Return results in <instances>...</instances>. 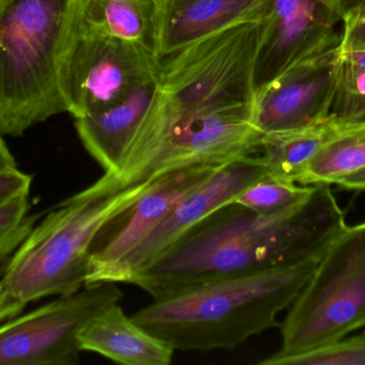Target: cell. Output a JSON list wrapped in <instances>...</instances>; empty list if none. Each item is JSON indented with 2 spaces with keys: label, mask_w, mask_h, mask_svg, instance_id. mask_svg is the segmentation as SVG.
I'll return each mask as SVG.
<instances>
[{
  "label": "cell",
  "mask_w": 365,
  "mask_h": 365,
  "mask_svg": "<svg viewBox=\"0 0 365 365\" xmlns=\"http://www.w3.org/2000/svg\"><path fill=\"white\" fill-rule=\"evenodd\" d=\"M221 166L197 165L155 178L134 203L113 216L96 236L85 286L101 284L105 274L141 244L185 195Z\"/></svg>",
  "instance_id": "10"
},
{
  "label": "cell",
  "mask_w": 365,
  "mask_h": 365,
  "mask_svg": "<svg viewBox=\"0 0 365 365\" xmlns=\"http://www.w3.org/2000/svg\"><path fill=\"white\" fill-rule=\"evenodd\" d=\"M311 190L312 186L287 181L266 171L240 193L233 203L257 214H270L299 203Z\"/></svg>",
  "instance_id": "19"
},
{
  "label": "cell",
  "mask_w": 365,
  "mask_h": 365,
  "mask_svg": "<svg viewBox=\"0 0 365 365\" xmlns=\"http://www.w3.org/2000/svg\"><path fill=\"white\" fill-rule=\"evenodd\" d=\"M336 186L345 190L362 191L365 190V167L347 176L344 179L341 180Z\"/></svg>",
  "instance_id": "27"
},
{
  "label": "cell",
  "mask_w": 365,
  "mask_h": 365,
  "mask_svg": "<svg viewBox=\"0 0 365 365\" xmlns=\"http://www.w3.org/2000/svg\"><path fill=\"white\" fill-rule=\"evenodd\" d=\"M365 167V119L351 121L349 128L327 144L311 161L299 184H338Z\"/></svg>",
  "instance_id": "18"
},
{
  "label": "cell",
  "mask_w": 365,
  "mask_h": 365,
  "mask_svg": "<svg viewBox=\"0 0 365 365\" xmlns=\"http://www.w3.org/2000/svg\"><path fill=\"white\" fill-rule=\"evenodd\" d=\"M158 88V77L136 88L117 104L75 119L83 147L105 173L119 164L153 103Z\"/></svg>",
  "instance_id": "15"
},
{
  "label": "cell",
  "mask_w": 365,
  "mask_h": 365,
  "mask_svg": "<svg viewBox=\"0 0 365 365\" xmlns=\"http://www.w3.org/2000/svg\"><path fill=\"white\" fill-rule=\"evenodd\" d=\"M28 194L29 191L21 193L0 205V244L14 235L26 222Z\"/></svg>",
  "instance_id": "22"
},
{
  "label": "cell",
  "mask_w": 365,
  "mask_h": 365,
  "mask_svg": "<svg viewBox=\"0 0 365 365\" xmlns=\"http://www.w3.org/2000/svg\"><path fill=\"white\" fill-rule=\"evenodd\" d=\"M336 56L339 59L365 68V45L354 47L336 46Z\"/></svg>",
  "instance_id": "26"
},
{
  "label": "cell",
  "mask_w": 365,
  "mask_h": 365,
  "mask_svg": "<svg viewBox=\"0 0 365 365\" xmlns=\"http://www.w3.org/2000/svg\"><path fill=\"white\" fill-rule=\"evenodd\" d=\"M317 0H264L257 13L255 94L293 66L319 57Z\"/></svg>",
  "instance_id": "11"
},
{
  "label": "cell",
  "mask_w": 365,
  "mask_h": 365,
  "mask_svg": "<svg viewBox=\"0 0 365 365\" xmlns=\"http://www.w3.org/2000/svg\"><path fill=\"white\" fill-rule=\"evenodd\" d=\"M83 24L101 34L140 45L158 55L155 0H89Z\"/></svg>",
  "instance_id": "17"
},
{
  "label": "cell",
  "mask_w": 365,
  "mask_h": 365,
  "mask_svg": "<svg viewBox=\"0 0 365 365\" xmlns=\"http://www.w3.org/2000/svg\"><path fill=\"white\" fill-rule=\"evenodd\" d=\"M336 49L307 60L255 94V124L264 133L306 126L330 115V103L319 100L331 92Z\"/></svg>",
  "instance_id": "12"
},
{
  "label": "cell",
  "mask_w": 365,
  "mask_h": 365,
  "mask_svg": "<svg viewBox=\"0 0 365 365\" xmlns=\"http://www.w3.org/2000/svg\"><path fill=\"white\" fill-rule=\"evenodd\" d=\"M158 58L246 19H257L264 0H155Z\"/></svg>",
  "instance_id": "13"
},
{
  "label": "cell",
  "mask_w": 365,
  "mask_h": 365,
  "mask_svg": "<svg viewBox=\"0 0 365 365\" xmlns=\"http://www.w3.org/2000/svg\"><path fill=\"white\" fill-rule=\"evenodd\" d=\"M349 124V120L330 114L299 128L264 133L257 154L268 173L299 184L311 161L329 141L344 132Z\"/></svg>",
  "instance_id": "16"
},
{
  "label": "cell",
  "mask_w": 365,
  "mask_h": 365,
  "mask_svg": "<svg viewBox=\"0 0 365 365\" xmlns=\"http://www.w3.org/2000/svg\"><path fill=\"white\" fill-rule=\"evenodd\" d=\"M365 327V222L328 244L280 325V351L262 361L317 351Z\"/></svg>",
  "instance_id": "6"
},
{
  "label": "cell",
  "mask_w": 365,
  "mask_h": 365,
  "mask_svg": "<svg viewBox=\"0 0 365 365\" xmlns=\"http://www.w3.org/2000/svg\"><path fill=\"white\" fill-rule=\"evenodd\" d=\"M2 136L4 135L0 133V171H2V169H15L16 167V162H15L14 156L11 154Z\"/></svg>",
  "instance_id": "28"
},
{
  "label": "cell",
  "mask_w": 365,
  "mask_h": 365,
  "mask_svg": "<svg viewBox=\"0 0 365 365\" xmlns=\"http://www.w3.org/2000/svg\"><path fill=\"white\" fill-rule=\"evenodd\" d=\"M332 115L349 121L365 119V68L334 56L332 64Z\"/></svg>",
  "instance_id": "20"
},
{
  "label": "cell",
  "mask_w": 365,
  "mask_h": 365,
  "mask_svg": "<svg viewBox=\"0 0 365 365\" xmlns=\"http://www.w3.org/2000/svg\"><path fill=\"white\" fill-rule=\"evenodd\" d=\"M89 0H6L0 6V133L21 136L68 113L64 79Z\"/></svg>",
  "instance_id": "4"
},
{
  "label": "cell",
  "mask_w": 365,
  "mask_h": 365,
  "mask_svg": "<svg viewBox=\"0 0 365 365\" xmlns=\"http://www.w3.org/2000/svg\"><path fill=\"white\" fill-rule=\"evenodd\" d=\"M345 226L344 211L328 184H313L306 199L274 214L229 204L128 284L160 299L219 279L319 259Z\"/></svg>",
  "instance_id": "1"
},
{
  "label": "cell",
  "mask_w": 365,
  "mask_h": 365,
  "mask_svg": "<svg viewBox=\"0 0 365 365\" xmlns=\"http://www.w3.org/2000/svg\"><path fill=\"white\" fill-rule=\"evenodd\" d=\"M319 259L203 283L153 299L133 315L175 351H233L266 330L289 308Z\"/></svg>",
  "instance_id": "3"
},
{
  "label": "cell",
  "mask_w": 365,
  "mask_h": 365,
  "mask_svg": "<svg viewBox=\"0 0 365 365\" xmlns=\"http://www.w3.org/2000/svg\"><path fill=\"white\" fill-rule=\"evenodd\" d=\"M365 45V1L345 15V31L338 46L354 47Z\"/></svg>",
  "instance_id": "23"
},
{
  "label": "cell",
  "mask_w": 365,
  "mask_h": 365,
  "mask_svg": "<svg viewBox=\"0 0 365 365\" xmlns=\"http://www.w3.org/2000/svg\"><path fill=\"white\" fill-rule=\"evenodd\" d=\"M32 223H34L32 222V219H30V221L26 220L23 226H21L14 235L11 236L6 241L0 244V276H1L2 271H4V267H6V263H8L9 259H10L11 254L14 252L15 249L25 239L26 236L29 233L30 229H32Z\"/></svg>",
  "instance_id": "25"
},
{
  "label": "cell",
  "mask_w": 365,
  "mask_h": 365,
  "mask_svg": "<svg viewBox=\"0 0 365 365\" xmlns=\"http://www.w3.org/2000/svg\"><path fill=\"white\" fill-rule=\"evenodd\" d=\"M81 351L126 365H169L175 349L124 313L119 304L105 309L79 334Z\"/></svg>",
  "instance_id": "14"
},
{
  "label": "cell",
  "mask_w": 365,
  "mask_h": 365,
  "mask_svg": "<svg viewBox=\"0 0 365 365\" xmlns=\"http://www.w3.org/2000/svg\"><path fill=\"white\" fill-rule=\"evenodd\" d=\"M31 182V176L19 171L17 167L0 171V205L29 191Z\"/></svg>",
  "instance_id": "24"
},
{
  "label": "cell",
  "mask_w": 365,
  "mask_h": 365,
  "mask_svg": "<svg viewBox=\"0 0 365 365\" xmlns=\"http://www.w3.org/2000/svg\"><path fill=\"white\" fill-rule=\"evenodd\" d=\"M266 171L265 163L257 154L222 165L185 195L141 244L105 274L102 283L128 284L133 276L164 256L191 229L233 203Z\"/></svg>",
  "instance_id": "9"
},
{
  "label": "cell",
  "mask_w": 365,
  "mask_h": 365,
  "mask_svg": "<svg viewBox=\"0 0 365 365\" xmlns=\"http://www.w3.org/2000/svg\"><path fill=\"white\" fill-rule=\"evenodd\" d=\"M122 299L115 283L89 285L0 324V365L78 364L81 330Z\"/></svg>",
  "instance_id": "7"
},
{
  "label": "cell",
  "mask_w": 365,
  "mask_h": 365,
  "mask_svg": "<svg viewBox=\"0 0 365 365\" xmlns=\"http://www.w3.org/2000/svg\"><path fill=\"white\" fill-rule=\"evenodd\" d=\"M257 36V19H246L163 57L155 98L118 165L138 160L173 129L255 124Z\"/></svg>",
  "instance_id": "2"
},
{
  "label": "cell",
  "mask_w": 365,
  "mask_h": 365,
  "mask_svg": "<svg viewBox=\"0 0 365 365\" xmlns=\"http://www.w3.org/2000/svg\"><path fill=\"white\" fill-rule=\"evenodd\" d=\"M153 180L108 194L88 186L32 227L0 276V324L41 298L71 295L85 287L96 236Z\"/></svg>",
  "instance_id": "5"
},
{
  "label": "cell",
  "mask_w": 365,
  "mask_h": 365,
  "mask_svg": "<svg viewBox=\"0 0 365 365\" xmlns=\"http://www.w3.org/2000/svg\"><path fill=\"white\" fill-rule=\"evenodd\" d=\"M263 365H365V331L317 351L259 361Z\"/></svg>",
  "instance_id": "21"
},
{
  "label": "cell",
  "mask_w": 365,
  "mask_h": 365,
  "mask_svg": "<svg viewBox=\"0 0 365 365\" xmlns=\"http://www.w3.org/2000/svg\"><path fill=\"white\" fill-rule=\"evenodd\" d=\"M317 1L322 2V4H323V0H317Z\"/></svg>",
  "instance_id": "30"
},
{
  "label": "cell",
  "mask_w": 365,
  "mask_h": 365,
  "mask_svg": "<svg viewBox=\"0 0 365 365\" xmlns=\"http://www.w3.org/2000/svg\"><path fill=\"white\" fill-rule=\"evenodd\" d=\"M4 2H6V0H0V6H1Z\"/></svg>",
  "instance_id": "29"
},
{
  "label": "cell",
  "mask_w": 365,
  "mask_h": 365,
  "mask_svg": "<svg viewBox=\"0 0 365 365\" xmlns=\"http://www.w3.org/2000/svg\"><path fill=\"white\" fill-rule=\"evenodd\" d=\"M160 70L153 51L96 31L83 19L64 79L68 113L76 119L104 111L158 79Z\"/></svg>",
  "instance_id": "8"
}]
</instances>
